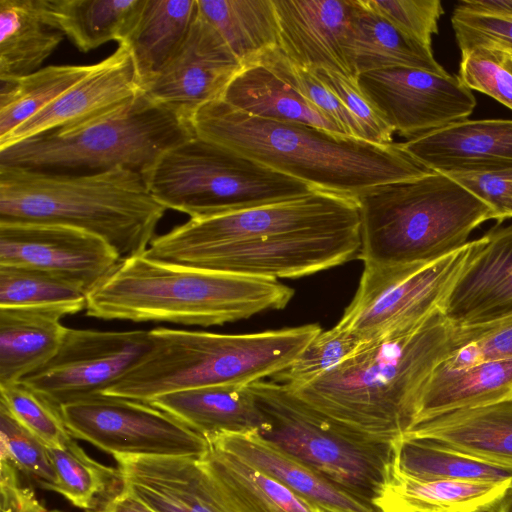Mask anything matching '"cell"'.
Masks as SVG:
<instances>
[{
  "label": "cell",
  "mask_w": 512,
  "mask_h": 512,
  "mask_svg": "<svg viewBox=\"0 0 512 512\" xmlns=\"http://www.w3.org/2000/svg\"><path fill=\"white\" fill-rule=\"evenodd\" d=\"M357 202L314 190L278 203L189 218L156 236L146 257L270 280L308 276L359 253Z\"/></svg>",
  "instance_id": "6da1fadb"
},
{
  "label": "cell",
  "mask_w": 512,
  "mask_h": 512,
  "mask_svg": "<svg viewBox=\"0 0 512 512\" xmlns=\"http://www.w3.org/2000/svg\"><path fill=\"white\" fill-rule=\"evenodd\" d=\"M452 347V326L438 310L414 326L362 343L314 382L289 389L347 429L395 443L413 427L423 389Z\"/></svg>",
  "instance_id": "7a4b0ae2"
},
{
  "label": "cell",
  "mask_w": 512,
  "mask_h": 512,
  "mask_svg": "<svg viewBox=\"0 0 512 512\" xmlns=\"http://www.w3.org/2000/svg\"><path fill=\"white\" fill-rule=\"evenodd\" d=\"M195 135L315 190L357 200L371 189L431 170L401 143L377 144L305 124L262 119L216 100L191 119Z\"/></svg>",
  "instance_id": "3957f363"
},
{
  "label": "cell",
  "mask_w": 512,
  "mask_h": 512,
  "mask_svg": "<svg viewBox=\"0 0 512 512\" xmlns=\"http://www.w3.org/2000/svg\"><path fill=\"white\" fill-rule=\"evenodd\" d=\"M294 290L277 280L167 263L144 254L122 259L87 295L102 320L214 326L283 309Z\"/></svg>",
  "instance_id": "277c9868"
},
{
  "label": "cell",
  "mask_w": 512,
  "mask_h": 512,
  "mask_svg": "<svg viewBox=\"0 0 512 512\" xmlns=\"http://www.w3.org/2000/svg\"><path fill=\"white\" fill-rule=\"evenodd\" d=\"M166 210L143 174L127 168L70 175L0 165V223L74 227L105 240L121 260L147 250Z\"/></svg>",
  "instance_id": "5b68a950"
},
{
  "label": "cell",
  "mask_w": 512,
  "mask_h": 512,
  "mask_svg": "<svg viewBox=\"0 0 512 512\" xmlns=\"http://www.w3.org/2000/svg\"><path fill=\"white\" fill-rule=\"evenodd\" d=\"M321 331L318 324L245 334L157 327L148 352L102 395L148 403L180 390L248 386L288 368Z\"/></svg>",
  "instance_id": "8992f818"
},
{
  "label": "cell",
  "mask_w": 512,
  "mask_h": 512,
  "mask_svg": "<svg viewBox=\"0 0 512 512\" xmlns=\"http://www.w3.org/2000/svg\"><path fill=\"white\" fill-rule=\"evenodd\" d=\"M356 202L363 265L430 263L462 247L492 219L489 206L435 171L377 186Z\"/></svg>",
  "instance_id": "52a82bcc"
},
{
  "label": "cell",
  "mask_w": 512,
  "mask_h": 512,
  "mask_svg": "<svg viewBox=\"0 0 512 512\" xmlns=\"http://www.w3.org/2000/svg\"><path fill=\"white\" fill-rule=\"evenodd\" d=\"M193 135L190 122L141 91L87 122L0 149V165L70 175L122 167L143 174L165 152Z\"/></svg>",
  "instance_id": "ba28073f"
},
{
  "label": "cell",
  "mask_w": 512,
  "mask_h": 512,
  "mask_svg": "<svg viewBox=\"0 0 512 512\" xmlns=\"http://www.w3.org/2000/svg\"><path fill=\"white\" fill-rule=\"evenodd\" d=\"M143 176L160 204L189 218L278 203L315 190L197 135L165 152Z\"/></svg>",
  "instance_id": "9c48e42d"
},
{
  "label": "cell",
  "mask_w": 512,
  "mask_h": 512,
  "mask_svg": "<svg viewBox=\"0 0 512 512\" xmlns=\"http://www.w3.org/2000/svg\"><path fill=\"white\" fill-rule=\"evenodd\" d=\"M265 424L258 433L281 451L375 504L391 477L395 443L359 435L274 380L249 385Z\"/></svg>",
  "instance_id": "30bf717a"
},
{
  "label": "cell",
  "mask_w": 512,
  "mask_h": 512,
  "mask_svg": "<svg viewBox=\"0 0 512 512\" xmlns=\"http://www.w3.org/2000/svg\"><path fill=\"white\" fill-rule=\"evenodd\" d=\"M478 243L468 241L430 263L363 265L356 293L337 324L366 342L442 311Z\"/></svg>",
  "instance_id": "8fae6325"
},
{
  "label": "cell",
  "mask_w": 512,
  "mask_h": 512,
  "mask_svg": "<svg viewBox=\"0 0 512 512\" xmlns=\"http://www.w3.org/2000/svg\"><path fill=\"white\" fill-rule=\"evenodd\" d=\"M71 435L113 455L200 458L208 440L146 402L99 395L61 407Z\"/></svg>",
  "instance_id": "7c38bea8"
},
{
  "label": "cell",
  "mask_w": 512,
  "mask_h": 512,
  "mask_svg": "<svg viewBox=\"0 0 512 512\" xmlns=\"http://www.w3.org/2000/svg\"><path fill=\"white\" fill-rule=\"evenodd\" d=\"M151 346L149 330L68 328L55 355L21 382L62 406L102 395Z\"/></svg>",
  "instance_id": "4fadbf2b"
},
{
  "label": "cell",
  "mask_w": 512,
  "mask_h": 512,
  "mask_svg": "<svg viewBox=\"0 0 512 512\" xmlns=\"http://www.w3.org/2000/svg\"><path fill=\"white\" fill-rule=\"evenodd\" d=\"M357 83L394 132L413 139L466 120L476 99L459 78L412 67L358 75Z\"/></svg>",
  "instance_id": "5bb4252c"
},
{
  "label": "cell",
  "mask_w": 512,
  "mask_h": 512,
  "mask_svg": "<svg viewBox=\"0 0 512 512\" xmlns=\"http://www.w3.org/2000/svg\"><path fill=\"white\" fill-rule=\"evenodd\" d=\"M244 67L216 30L199 14L166 63L141 85L142 92L191 123L203 106L220 100Z\"/></svg>",
  "instance_id": "9a60e30c"
},
{
  "label": "cell",
  "mask_w": 512,
  "mask_h": 512,
  "mask_svg": "<svg viewBox=\"0 0 512 512\" xmlns=\"http://www.w3.org/2000/svg\"><path fill=\"white\" fill-rule=\"evenodd\" d=\"M102 238L59 224L0 223V265L43 269L76 279L88 293L118 266Z\"/></svg>",
  "instance_id": "2e32d148"
},
{
  "label": "cell",
  "mask_w": 512,
  "mask_h": 512,
  "mask_svg": "<svg viewBox=\"0 0 512 512\" xmlns=\"http://www.w3.org/2000/svg\"><path fill=\"white\" fill-rule=\"evenodd\" d=\"M128 47L120 43L57 99L0 140V149L45 132L76 126L104 115L141 92Z\"/></svg>",
  "instance_id": "e0dca14e"
},
{
  "label": "cell",
  "mask_w": 512,
  "mask_h": 512,
  "mask_svg": "<svg viewBox=\"0 0 512 512\" xmlns=\"http://www.w3.org/2000/svg\"><path fill=\"white\" fill-rule=\"evenodd\" d=\"M442 313L453 327L481 326L512 316V225L479 238Z\"/></svg>",
  "instance_id": "ac0fdd59"
},
{
  "label": "cell",
  "mask_w": 512,
  "mask_h": 512,
  "mask_svg": "<svg viewBox=\"0 0 512 512\" xmlns=\"http://www.w3.org/2000/svg\"><path fill=\"white\" fill-rule=\"evenodd\" d=\"M122 487L156 512H236L199 458L113 455Z\"/></svg>",
  "instance_id": "d6986e66"
},
{
  "label": "cell",
  "mask_w": 512,
  "mask_h": 512,
  "mask_svg": "<svg viewBox=\"0 0 512 512\" xmlns=\"http://www.w3.org/2000/svg\"><path fill=\"white\" fill-rule=\"evenodd\" d=\"M279 48L299 67L325 68L356 80L345 44L356 0H273Z\"/></svg>",
  "instance_id": "ffe728a7"
},
{
  "label": "cell",
  "mask_w": 512,
  "mask_h": 512,
  "mask_svg": "<svg viewBox=\"0 0 512 512\" xmlns=\"http://www.w3.org/2000/svg\"><path fill=\"white\" fill-rule=\"evenodd\" d=\"M401 144L424 167L446 175L512 168L509 119H466Z\"/></svg>",
  "instance_id": "44dd1931"
},
{
  "label": "cell",
  "mask_w": 512,
  "mask_h": 512,
  "mask_svg": "<svg viewBox=\"0 0 512 512\" xmlns=\"http://www.w3.org/2000/svg\"><path fill=\"white\" fill-rule=\"evenodd\" d=\"M206 439L273 477L322 512H381L374 503L281 451L256 432L221 433Z\"/></svg>",
  "instance_id": "7402d4cb"
},
{
  "label": "cell",
  "mask_w": 512,
  "mask_h": 512,
  "mask_svg": "<svg viewBox=\"0 0 512 512\" xmlns=\"http://www.w3.org/2000/svg\"><path fill=\"white\" fill-rule=\"evenodd\" d=\"M86 302L0 307V386L21 381L47 363L67 332L61 320Z\"/></svg>",
  "instance_id": "603a6c76"
},
{
  "label": "cell",
  "mask_w": 512,
  "mask_h": 512,
  "mask_svg": "<svg viewBox=\"0 0 512 512\" xmlns=\"http://www.w3.org/2000/svg\"><path fill=\"white\" fill-rule=\"evenodd\" d=\"M403 437L431 440L512 470V399L437 416L415 425Z\"/></svg>",
  "instance_id": "cb8c5ba5"
},
{
  "label": "cell",
  "mask_w": 512,
  "mask_h": 512,
  "mask_svg": "<svg viewBox=\"0 0 512 512\" xmlns=\"http://www.w3.org/2000/svg\"><path fill=\"white\" fill-rule=\"evenodd\" d=\"M205 438L221 433H259L264 416L249 385L180 390L148 402Z\"/></svg>",
  "instance_id": "d4e9b609"
},
{
  "label": "cell",
  "mask_w": 512,
  "mask_h": 512,
  "mask_svg": "<svg viewBox=\"0 0 512 512\" xmlns=\"http://www.w3.org/2000/svg\"><path fill=\"white\" fill-rule=\"evenodd\" d=\"M512 399V359L485 361L462 369L442 362L421 394L414 425L462 409Z\"/></svg>",
  "instance_id": "484cf974"
},
{
  "label": "cell",
  "mask_w": 512,
  "mask_h": 512,
  "mask_svg": "<svg viewBox=\"0 0 512 512\" xmlns=\"http://www.w3.org/2000/svg\"><path fill=\"white\" fill-rule=\"evenodd\" d=\"M511 488L512 478L499 482L419 480L400 472L394 462L375 505L381 512H494Z\"/></svg>",
  "instance_id": "4316f807"
},
{
  "label": "cell",
  "mask_w": 512,
  "mask_h": 512,
  "mask_svg": "<svg viewBox=\"0 0 512 512\" xmlns=\"http://www.w3.org/2000/svg\"><path fill=\"white\" fill-rule=\"evenodd\" d=\"M345 53L356 78L365 72L398 66L448 74L434 58L432 49L400 31L364 0H356Z\"/></svg>",
  "instance_id": "83f0119b"
},
{
  "label": "cell",
  "mask_w": 512,
  "mask_h": 512,
  "mask_svg": "<svg viewBox=\"0 0 512 512\" xmlns=\"http://www.w3.org/2000/svg\"><path fill=\"white\" fill-rule=\"evenodd\" d=\"M221 100L254 117L310 125L347 136L333 119L259 61L246 64L235 75Z\"/></svg>",
  "instance_id": "f1b7e54d"
},
{
  "label": "cell",
  "mask_w": 512,
  "mask_h": 512,
  "mask_svg": "<svg viewBox=\"0 0 512 512\" xmlns=\"http://www.w3.org/2000/svg\"><path fill=\"white\" fill-rule=\"evenodd\" d=\"M199 462L236 512H322L273 477L215 446L209 444Z\"/></svg>",
  "instance_id": "f546056e"
},
{
  "label": "cell",
  "mask_w": 512,
  "mask_h": 512,
  "mask_svg": "<svg viewBox=\"0 0 512 512\" xmlns=\"http://www.w3.org/2000/svg\"><path fill=\"white\" fill-rule=\"evenodd\" d=\"M44 22L81 52L116 41L130 30L143 0H37Z\"/></svg>",
  "instance_id": "4dcf8cb0"
},
{
  "label": "cell",
  "mask_w": 512,
  "mask_h": 512,
  "mask_svg": "<svg viewBox=\"0 0 512 512\" xmlns=\"http://www.w3.org/2000/svg\"><path fill=\"white\" fill-rule=\"evenodd\" d=\"M196 14L197 0H143L121 42L130 50L141 85L180 46Z\"/></svg>",
  "instance_id": "1f68e13d"
},
{
  "label": "cell",
  "mask_w": 512,
  "mask_h": 512,
  "mask_svg": "<svg viewBox=\"0 0 512 512\" xmlns=\"http://www.w3.org/2000/svg\"><path fill=\"white\" fill-rule=\"evenodd\" d=\"M63 37L44 22L37 0H0V82L41 69Z\"/></svg>",
  "instance_id": "d6a6232c"
},
{
  "label": "cell",
  "mask_w": 512,
  "mask_h": 512,
  "mask_svg": "<svg viewBox=\"0 0 512 512\" xmlns=\"http://www.w3.org/2000/svg\"><path fill=\"white\" fill-rule=\"evenodd\" d=\"M197 10L244 66L280 46L273 0H197Z\"/></svg>",
  "instance_id": "836d02e7"
},
{
  "label": "cell",
  "mask_w": 512,
  "mask_h": 512,
  "mask_svg": "<svg viewBox=\"0 0 512 512\" xmlns=\"http://www.w3.org/2000/svg\"><path fill=\"white\" fill-rule=\"evenodd\" d=\"M394 462L403 474L424 481L499 482L512 478L511 469L421 438L402 437L395 442Z\"/></svg>",
  "instance_id": "e575fe53"
},
{
  "label": "cell",
  "mask_w": 512,
  "mask_h": 512,
  "mask_svg": "<svg viewBox=\"0 0 512 512\" xmlns=\"http://www.w3.org/2000/svg\"><path fill=\"white\" fill-rule=\"evenodd\" d=\"M74 439L62 447L48 448L55 480L41 487L62 495L77 508L93 511L121 490V477L117 468L88 456Z\"/></svg>",
  "instance_id": "d590c367"
},
{
  "label": "cell",
  "mask_w": 512,
  "mask_h": 512,
  "mask_svg": "<svg viewBox=\"0 0 512 512\" xmlns=\"http://www.w3.org/2000/svg\"><path fill=\"white\" fill-rule=\"evenodd\" d=\"M91 65H51L1 82L0 140L86 76Z\"/></svg>",
  "instance_id": "8d00e7d4"
},
{
  "label": "cell",
  "mask_w": 512,
  "mask_h": 512,
  "mask_svg": "<svg viewBox=\"0 0 512 512\" xmlns=\"http://www.w3.org/2000/svg\"><path fill=\"white\" fill-rule=\"evenodd\" d=\"M80 281L51 271L0 265V307L43 306L86 302Z\"/></svg>",
  "instance_id": "74e56055"
},
{
  "label": "cell",
  "mask_w": 512,
  "mask_h": 512,
  "mask_svg": "<svg viewBox=\"0 0 512 512\" xmlns=\"http://www.w3.org/2000/svg\"><path fill=\"white\" fill-rule=\"evenodd\" d=\"M362 343L354 333L336 324L321 331L288 368L271 379L292 390L299 389L332 370Z\"/></svg>",
  "instance_id": "f35d334b"
},
{
  "label": "cell",
  "mask_w": 512,
  "mask_h": 512,
  "mask_svg": "<svg viewBox=\"0 0 512 512\" xmlns=\"http://www.w3.org/2000/svg\"><path fill=\"white\" fill-rule=\"evenodd\" d=\"M0 403L48 448L62 447L74 439L61 409L21 381L0 386Z\"/></svg>",
  "instance_id": "ab89813d"
},
{
  "label": "cell",
  "mask_w": 512,
  "mask_h": 512,
  "mask_svg": "<svg viewBox=\"0 0 512 512\" xmlns=\"http://www.w3.org/2000/svg\"><path fill=\"white\" fill-rule=\"evenodd\" d=\"M255 61L269 67L284 82L333 119L347 136L365 140L358 121L313 71L291 62L279 47L265 52Z\"/></svg>",
  "instance_id": "60d3db41"
},
{
  "label": "cell",
  "mask_w": 512,
  "mask_h": 512,
  "mask_svg": "<svg viewBox=\"0 0 512 512\" xmlns=\"http://www.w3.org/2000/svg\"><path fill=\"white\" fill-rule=\"evenodd\" d=\"M452 343V351L442 361L449 368L512 359V316L481 326H452Z\"/></svg>",
  "instance_id": "b9f144b4"
},
{
  "label": "cell",
  "mask_w": 512,
  "mask_h": 512,
  "mask_svg": "<svg viewBox=\"0 0 512 512\" xmlns=\"http://www.w3.org/2000/svg\"><path fill=\"white\" fill-rule=\"evenodd\" d=\"M0 459L32 476L39 485L55 480L48 447L23 427L0 403Z\"/></svg>",
  "instance_id": "7bdbcfd3"
},
{
  "label": "cell",
  "mask_w": 512,
  "mask_h": 512,
  "mask_svg": "<svg viewBox=\"0 0 512 512\" xmlns=\"http://www.w3.org/2000/svg\"><path fill=\"white\" fill-rule=\"evenodd\" d=\"M365 4L400 31L432 49L433 35L444 14L440 0H364Z\"/></svg>",
  "instance_id": "ee69618b"
},
{
  "label": "cell",
  "mask_w": 512,
  "mask_h": 512,
  "mask_svg": "<svg viewBox=\"0 0 512 512\" xmlns=\"http://www.w3.org/2000/svg\"><path fill=\"white\" fill-rule=\"evenodd\" d=\"M338 97L363 129L365 140L377 144L393 143L394 131L361 91L356 80L334 71L311 70Z\"/></svg>",
  "instance_id": "f6af8a7d"
},
{
  "label": "cell",
  "mask_w": 512,
  "mask_h": 512,
  "mask_svg": "<svg viewBox=\"0 0 512 512\" xmlns=\"http://www.w3.org/2000/svg\"><path fill=\"white\" fill-rule=\"evenodd\" d=\"M457 77L471 91L484 93L512 110V73L482 49L461 51Z\"/></svg>",
  "instance_id": "bcb514c9"
},
{
  "label": "cell",
  "mask_w": 512,
  "mask_h": 512,
  "mask_svg": "<svg viewBox=\"0 0 512 512\" xmlns=\"http://www.w3.org/2000/svg\"><path fill=\"white\" fill-rule=\"evenodd\" d=\"M451 23L460 51L487 48L512 53V19L454 8Z\"/></svg>",
  "instance_id": "7dc6e473"
},
{
  "label": "cell",
  "mask_w": 512,
  "mask_h": 512,
  "mask_svg": "<svg viewBox=\"0 0 512 512\" xmlns=\"http://www.w3.org/2000/svg\"><path fill=\"white\" fill-rule=\"evenodd\" d=\"M448 176L489 206L498 223L512 218V168Z\"/></svg>",
  "instance_id": "c3c4849f"
},
{
  "label": "cell",
  "mask_w": 512,
  "mask_h": 512,
  "mask_svg": "<svg viewBox=\"0 0 512 512\" xmlns=\"http://www.w3.org/2000/svg\"><path fill=\"white\" fill-rule=\"evenodd\" d=\"M0 512H47L32 489L19 481L17 469L7 460L0 463Z\"/></svg>",
  "instance_id": "681fc988"
},
{
  "label": "cell",
  "mask_w": 512,
  "mask_h": 512,
  "mask_svg": "<svg viewBox=\"0 0 512 512\" xmlns=\"http://www.w3.org/2000/svg\"><path fill=\"white\" fill-rule=\"evenodd\" d=\"M93 512H156L125 488L105 499Z\"/></svg>",
  "instance_id": "f907efd6"
},
{
  "label": "cell",
  "mask_w": 512,
  "mask_h": 512,
  "mask_svg": "<svg viewBox=\"0 0 512 512\" xmlns=\"http://www.w3.org/2000/svg\"><path fill=\"white\" fill-rule=\"evenodd\" d=\"M455 8L475 14L512 19V0H461Z\"/></svg>",
  "instance_id": "816d5d0a"
},
{
  "label": "cell",
  "mask_w": 512,
  "mask_h": 512,
  "mask_svg": "<svg viewBox=\"0 0 512 512\" xmlns=\"http://www.w3.org/2000/svg\"><path fill=\"white\" fill-rule=\"evenodd\" d=\"M512 73V53L500 49L479 48Z\"/></svg>",
  "instance_id": "f5cc1de1"
},
{
  "label": "cell",
  "mask_w": 512,
  "mask_h": 512,
  "mask_svg": "<svg viewBox=\"0 0 512 512\" xmlns=\"http://www.w3.org/2000/svg\"><path fill=\"white\" fill-rule=\"evenodd\" d=\"M494 512H512V488L498 504Z\"/></svg>",
  "instance_id": "db71d44e"
},
{
  "label": "cell",
  "mask_w": 512,
  "mask_h": 512,
  "mask_svg": "<svg viewBox=\"0 0 512 512\" xmlns=\"http://www.w3.org/2000/svg\"><path fill=\"white\" fill-rule=\"evenodd\" d=\"M47 512H60V511H55V510L54 511H49V510H47Z\"/></svg>",
  "instance_id": "11a10c76"
}]
</instances>
